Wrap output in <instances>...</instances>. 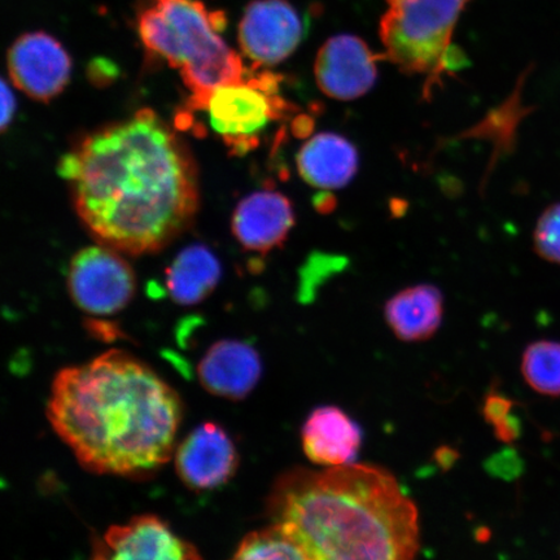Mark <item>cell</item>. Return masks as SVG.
I'll list each match as a JSON object with an SVG mask.
<instances>
[{"mask_svg":"<svg viewBox=\"0 0 560 560\" xmlns=\"http://www.w3.org/2000/svg\"><path fill=\"white\" fill-rule=\"evenodd\" d=\"M59 170L89 233L122 254L163 249L198 210L191 153L151 109L91 132L61 159Z\"/></svg>","mask_w":560,"mask_h":560,"instance_id":"1","label":"cell"},{"mask_svg":"<svg viewBox=\"0 0 560 560\" xmlns=\"http://www.w3.org/2000/svg\"><path fill=\"white\" fill-rule=\"evenodd\" d=\"M180 398L145 363L122 350L55 376L47 417L86 470L144 478L172 458Z\"/></svg>","mask_w":560,"mask_h":560,"instance_id":"2","label":"cell"},{"mask_svg":"<svg viewBox=\"0 0 560 560\" xmlns=\"http://www.w3.org/2000/svg\"><path fill=\"white\" fill-rule=\"evenodd\" d=\"M268 509L315 560L416 559L417 509L382 468H298L277 481Z\"/></svg>","mask_w":560,"mask_h":560,"instance_id":"3","label":"cell"},{"mask_svg":"<svg viewBox=\"0 0 560 560\" xmlns=\"http://www.w3.org/2000/svg\"><path fill=\"white\" fill-rule=\"evenodd\" d=\"M226 19L200 0H156L138 18V33L147 51L179 69L182 81L199 101L248 74L242 56L221 38Z\"/></svg>","mask_w":560,"mask_h":560,"instance_id":"4","label":"cell"},{"mask_svg":"<svg viewBox=\"0 0 560 560\" xmlns=\"http://www.w3.org/2000/svg\"><path fill=\"white\" fill-rule=\"evenodd\" d=\"M470 0H387L380 24L384 59L405 74L425 80L424 96L443 85L444 75L466 67L455 52L453 34Z\"/></svg>","mask_w":560,"mask_h":560,"instance_id":"5","label":"cell"},{"mask_svg":"<svg viewBox=\"0 0 560 560\" xmlns=\"http://www.w3.org/2000/svg\"><path fill=\"white\" fill-rule=\"evenodd\" d=\"M282 77L249 68L241 82L217 88L199 101L188 100L192 110L207 112L209 122L235 155H244L260 144V136L271 122L283 120L295 109L280 94Z\"/></svg>","mask_w":560,"mask_h":560,"instance_id":"6","label":"cell"},{"mask_svg":"<svg viewBox=\"0 0 560 560\" xmlns=\"http://www.w3.org/2000/svg\"><path fill=\"white\" fill-rule=\"evenodd\" d=\"M68 289L82 311L109 315L128 306L136 293V276L117 250L100 244L72 258Z\"/></svg>","mask_w":560,"mask_h":560,"instance_id":"7","label":"cell"},{"mask_svg":"<svg viewBox=\"0 0 560 560\" xmlns=\"http://www.w3.org/2000/svg\"><path fill=\"white\" fill-rule=\"evenodd\" d=\"M304 34V21L290 2L255 0L244 12L237 39L252 68L261 69L289 59Z\"/></svg>","mask_w":560,"mask_h":560,"instance_id":"8","label":"cell"},{"mask_svg":"<svg viewBox=\"0 0 560 560\" xmlns=\"http://www.w3.org/2000/svg\"><path fill=\"white\" fill-rule=\"evenodd\" d=\"M382 60L384 55L375 54L357 35H334L315 58V81L322 93L332 100L355 101L374 88Z\"/></svg>","mask_w":560,"mask_h":560,"instance_id":"9","label":"cell"},{"mask_svg":"<svg viewBox=\"0 0 560 560\" xmlns=\"http://www.w3.org/2000/svg\"><path fill=\"white\" fill-rule=\"evenodd\" d=\"M7 65L13 85L32 100L48 103L68 86L72 60L58 39L27 33L12 45Z\"/></svg>","mask_w":560,"mask_h":560,"instance_id":"10","label":"cell"},{"mask_svg":"<svg viewBox=\"0 0 560 560\" xmlns=\"http://www.w3.org/2000/svg\"><path fill=\"white\" fill-rule=\"evenodd\" d=\"M90 560H202L195 546L160 517L137 516L96 538Z\"/></svg>","mask_w":560,"mask_h":560,"instance_id":"11","label":"cell"},{"mask_svg":"<svg viewBox=\"0 0 560 560\" xmlns=\"http://www.w3.org/2000/svg\"><path fill=\"white\" fill-rule=\"evenodd\" d=\"M237 453L233 441L220 425L206 423L182 441L175 453V470L188 488H220L233 478Z\"/></svg>","mask_w":560,"mask_h":560,"instance_id":"12","label":"cell"},{"mask_svg":"<svg viewBox=\"0 0 560 560\" xmlns=\"http://www.w3.org/2000/svg\"><path fill=\"white\" fill-rule=\"evenodd\" d=\"M295 225V212L285 195L275 190L250 194L237 206L233 233L245 249L269 254L282 245Z\"/></svg>","mask_w":560,"mask_h":560,"instance_id":"13","label":"cell"},{"mask_svg":"<svg viewBox=\"0 0 560 560\" xmlns=\"http://www.w3.org/2000/svg\"><path fill=\"white\" fill-rule=\"evenodd\" d=\"M260 355L245 342L223 340L210 347L198 366L199 381L209 394L242 400L260 381Z\"/></svg>","mask_w":560,"mask_h":560,"instance_id":"14","label":"cell"},{"mask_svg":"<svg viewBox=\"0 0 560 560\" xmlns=\"http://www.w3.org/2000/svg\"><path fill=\"white\" fill-rule=\"evenodd\" d=\"M304 452L315 465L340 467L352 464L361 446L360 427L335 406L315 409L301 431Z\"/></svg>","mask_w":560,"mask_h":560,"instance_id":"15","label":"cell"},{"mask_svg":"<svg viewBox=\"0 0 560 560\" xmlns=\"http://www.w3.org/2000/svg\"><path fill=\"white\" fill-rule=\"evenodd\" d=\"M301 177L322 190L346 187L359 171V152L335 132H320L303 145L298 155Z\"/></svg>","mask_w":560,"mask_h":560,"instance_id":"16","label":"cell"},{"mask_svg":"<svg viewBox=\"0 0 560 560\" xmlns=\"http://www.w3.org/2000/svg\"><path fill=\"white\" fill-rule=\"evenodd\" d=\"M384 315L398 339L406 342L429 340L443 322V293L433 284L408 287L389 299Z\"/></svg>","mask_w":560,"mask_h":560,"instance_id":"17","label":"cell"},{"mask_svg":"<svg viewBox=\"0 0 560 560\" xmlns=\"http://www.w3.org/2000/svg\"><path fill=\"white\" fill-rule=\"evenodd\" d=\"M220 277L217 257L205 245L195 244L182 250L166 270V290L175 303L194 305L213 292Z\"/></svg>","mask_w":560,"mask_h":560,"instance_id":"18","label":"cell"},{"mask_svg":"<svg viewBox=\"0 0 560 560\" xmlns=\"http://www.w3.org/2000/svg\"><path fill=\"white\" fill-rule=\"evenodd\" d=\"M230 560H315L298 538L272 524L271 527L252 532L244 538Z\"/></svg>","mask_w":560,"mask_h":560,"instance_id":"19","label":"cell"},{"mask_svg":"<svg viewBox=\"0 0 560 560\" xmlns=\"http://www.w3.org/2000/svg\"><path fill=\"white\" fill-rule=\"evenodd\" d=\"M522 373L538 394L560 396V342L540 340L524 350Z\"/></svg>","mask_w":560,"mask_h":560,"instance_id":"20","label":"cell"},{"mask_svg":"<svg viewBox=\"0 0 560 560\" xmlns=\"http://www.w3.org/2000/svg\"><path fill=\"white\" fill-rule=\"evenodd\" d=\"M348 261L341 256L314 254L301 270L300 300H313L318 287L327 282L336 272L345 270Z\"/></svg>","mask_w":560,"mask_h":560,"instance_id":"21","label":"cell"},{"mask_svg":"<svg viewBox=\"0 0 560 560\" xmlns=\"http://www.w3.org/2000/svg\"><path fill=\"white\" fill-rule=\"evenodd\" d=\"M534 244L544 260L560 265V202L544 210L536 223Z\"/></svg>","mask_w":560,"mask_h":560,"instance_id":"22","label":"cell"},{"mask_svg":"<svg viewBox=\"0 0 560 560\" xmlns=\"http://www.w3.org/2000/svg\"><path fill=\"white\" fill-rule=\"evenodd\" d=\"M511 410H513V404L508 398L488 397L485 410L488 422L494 427L497 436L506 443L520 436V420L511 415Z\"/></svg>","mask_w":560,"mask_h":560,"instance_id":"23","label":"cell"},{"mask_svg":"<svg viewBox=\"0 0 560 560\" xmlns=\"http://www.w3.org/2000/svg\"><path fill=\"white\" fill-rule=\"evenodd\" d=\"M2 130L5 131L12 121L13 115H15L16 101L15 95H13L12 90L4 80L2 82Z\"/></svg>","mask_w":560,"mask_h":560,"instance_id":"24","label":"cell"}]
</instances>
